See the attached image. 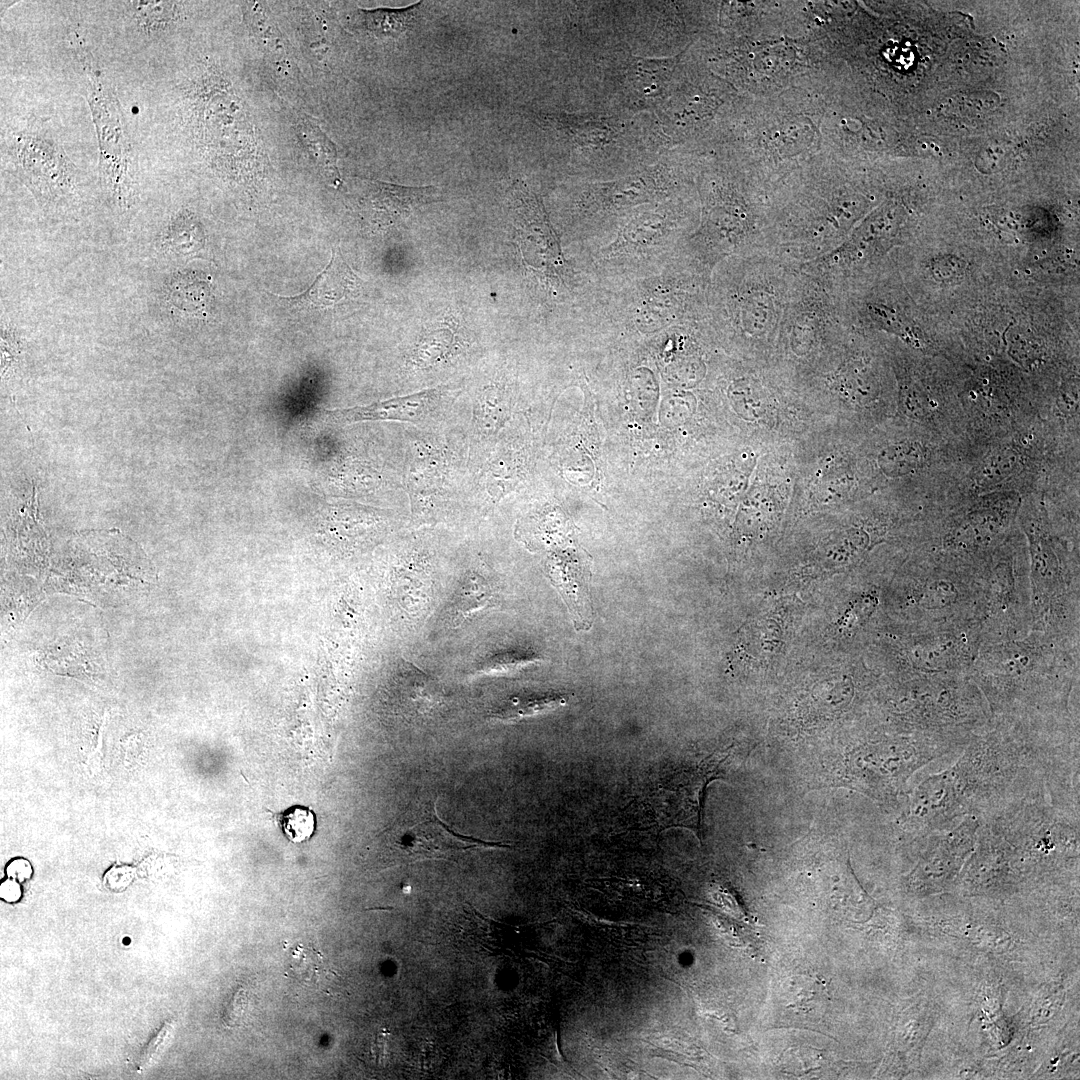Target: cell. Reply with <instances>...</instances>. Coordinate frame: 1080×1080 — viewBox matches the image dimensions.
<instances>
[{
    "label": "cell",
    "mask_w": 1080,
    "mask_h": 1080,
    "mask_svg": "<svg viewBox=\"0 0 1080 1080\" xmlns=\"http://www.w3.org/2000/svg\"><path fill=\"white\" fill-rule=\"evenodd\" d=\"M80 61L85 65V71L91 84L89 86V101L97 123L103 174L110 193L121 206H126L132 196V175L129 164V148L126 135L122 130L117 117V110L111 109L115 102L111 101L110 94L105 93L101 78L94 69L90 55H86L83 45L77 43Z\"/></svg>",
    "instance_id": "1"
},
{
    "label": "cell",
    "mask_w": 1080,
    "mask_h": 1080,
    "mask_svg": "<svg viewBox=\"0 0 1080 1080\" xmlns=\"http://www.w3.org/2000/svg\"><path fill=\"white\" fill-rule=\"evenodd\" d=\"M396 838V846L407 860L448 859L477 848L504 847L456 833L436 814L435 803L415 804Z\"/></svg>",
    "instance_id": "3"
},
{
    "label": "cell",
    "mask_w": 1080,
    "mask_h": 1080,
    "mask_svg": "<svg viewBox=\"0 0 1080 1080\" xmlns=\"http://www.w3.org/2000/svg\"><path fill=\"white\" fill-rule=\"evenodd\" d=\"M133 879L132 870L128 867H119L107 873L106 884L110 890L120 891L125 889Z\"/></svg>",
    "instance_id": "18"
},
{
    "label": "cell",
    "mask_w": 1080,
    "mask_h": 1080,
    "mask_svg": "<svg viewBox=\"0 0 1080 1080\" xmlns=\"http://www.w3.org/2000/svg\"><path fill=\"white\" fill-rule=\"evenodd\" d=\"M20 895V887L14 881L7 880L1 885V897L6 901H16Z\"/></svg>",
    "instance_id": "20"
},
{
    "label": "cell",
    "mask_w": 1080,
    "mask_h": 1080,
    "mask_svg": "<svg viewBox=\"0 0 1080 1080\" xmlns=\"http://www.w3.org/2000/svg\"><path fill=\"white\" fill-rule=\"evenodd\" d=\"M927 452L916 441H904L885 449L879 457L882 470L890 476H902L917 470L926 460Z\"/></svg>",
    "instance_id": "12"
},
{
    "label": "cell",
    "mask_w": 1080,
    "mask_h": 1080,
    "mask_svg": "<svg viewBox=\"0 0 1080 1080\" xmlns=\"http://www.w3.org/2000/svg\"><path fill=\"white\" fill-rule=\"evenodd\" d=\"M420 3L405 8L358 10L355 26L378 37H397L412 23Z\"/></svg>",
    "instance_id": "8"
},
{
    "label": "cell",
    "mask_w": 1080,
    "mask_h": 1080,
    "mask_svg": "<svg viewBox=\"0 0 1080 1080\" xmlns=\"http://www.w3.org/2000/svg\"><path fill=\"white\" fill-rule=\"evenodd\" d=\"M171 250L189 254L203 244L199 222L188 212L178 214L170 223L164 242Z\"/></svg>",
    "instance_id": "14"
},
{
    "label": "cell",
    "mask_w": 1080,
    "mask_h": 1080,
    "mask_svg": "<svg viewBox=\"0 0 1080 1080\" xmlns=\"http://www.w3.org/2000/svg\"><path fill=\"white\" fill-rule=\"evenodd\" d=\"M566 702L567 699L564 695L553 693L514 696L499 706L493 712V716L501 720H517L549 712L565 705Z\"/></svg>",
    "instance_id": "10"
},
{
    "label": "cell",
    "mask_w": 1080,
    "mask_h": 1080,
    "mask_svg": "<svg viewBox=\"0 0 1080 1080\" xmlns=\"http://www.w3.org/2000/svg\"><path fill=\"white\" fill-rule=\"evenodd\" d=\"M275 816L282 833L293 843L306 842L315 832V814L306 806L293 805Z\"/></svg>",
    "instance_id": "15"
},
{
    "label": "cell",
    "mask_w": 1080,
    "mask_h": 1080,
    "mask_svg": "<svg viewBox=\"0 0 1080 1080\" xmlns=\"http://www.w3.org/2000/svg\"><path fill=\"white\" fill-rule=\"evenodd\" d=\"M296 128L309 154L334 181H339L337 152L333 142L305 115L296 116Z\"/></svg>",
    "instance_id": "9"
},
{
    "label": "cell",
    "mask_w": 1080,
    "mask_h": 1080,
    "mask_svg": "<svg viewBox=\"0 0 1080 1080\" xmlns=\"http://www.w3.org/2000/svg\"><path fill=\"white\" fill-rule=\"evenodd\" d=\"M366 184L365 203L381 225L398 222L421 205L438 200L434 187H406L376 181Z\"/></svg>",
    "instance_id": "6"
},
{
    "label": "cell",
    "mask_w": 1080,
    "mask_h": 1080,
    "mask_svg": "<svg viewBox=\"0 0 1080 1080\" xmlns=\"http://www.w3.org/2000/svg\"><path fill=\"white\" fill-rule=\"evenodd\" d=\"M496 606V594L490 583L480 574L469 573L449 605L448 615L451 624L459 625L473 613Z\"/></svg>",
    "instance_id": "7"
},
{
    "label": "cell",
    "mask_w": 1080,
    "mask_h": 1080,
    "mask_svg": "<svg viewBox=\"0 0 1080 1080\" xmlns=\"http://www.w3.org/2000/svg\"><path fill=\"white\" fill-rule=\"evenodd\" d=\"M1020 466V455L1011 447H1000L989 453L980 463L976 472V483L981 488L1000 484Z\"/></svg>",
    "instance_id": "11"
},
{
    "label": "cell",
    "mask_w": 1080,
    "mask_h": 1080,
    "mask_svg": "<svg viewBox=\"0 0 1080 1080\" xmlns=\"http://www.w3.org/2000/svg\"><path fill=\"white\" fill-rule=\"evenodd\" d=\"M361 280L343 259L338 248L332 249L331 259L311 286L303 293L281 297L294 304L325 308L358 295Z\"/></svg>",
    "instance_id": "4"
},
{
    "label": "cell",
    "mask_w": 1080,
    "mask_h": 1080,
    "mask_svg": "<svg viewBox=\"0 0 1080 1080\" xmlns=\"http://www.w3.org/2000/svg\"><path fill=\"white\" fill-rule=\"evenodd\" d=\"M980 824V816L968 815L954 828L919 840L922 853L909 877V888L925 894L949 886L971 855Z\"/></svg>",
    "instance_id": "2"
},
{
    "label": "cell",
    "mask_w": 1080,
    "mask_h": 1080,
    "mask_svg": "<svg viewBox=\"0 0 1080 1080\" xmlns=\"http://www.w3.org/2000/svg\"><path fill=\"white\" fill-rule=\"evenodd\" d=\"M7 872L12 878L24 880L30 876L31 867L25 860H15L8 866Z\"/></svg>",
    "instance_id": "19"
},
{
    "label": "cell",
    "mask_w": 1080,
    "mask_h": 1080,
    "mask_svg": "<svg viewBox=\"0 0 1080 1080\" xmlns=\"http://www.w3.org/2000/svg\"><path fill=\"white\" fill-rule=\"evenodd\" d=\"M437 390L375 402L366 406L347 409L326 410L324 413L333 422L353 423L359 421L401 420L417 421L423 418L439 399Z\"/></svg>",
    "instance_id": "5"
},
{
    "label": "cell",
    "mask_w": 1080,
    "mask_h": 1080,
    "mask_svg": "<svg viewBox=\"0 0 1080 1080\" xmlns=\"http://www.w3.org/2000/svg\"><path fill=\"white\" fill-rule=\"evenodd\" d=\"M174 1033L173 1023H165L139 1054L136 1062L138 1072H144L157 1064L168 1047Z\"/></svg>",
    "instance_id": "16"
},
{
    "label": "cell",
    "mask_w": 1080,
    "mask_h": 1080,
    "mask_svg": "<svg viewBox=\"0 0 1080 1080\" xmlns=\"http://www.w3.org/2000/svg\"><path fill=\"white\" fill-rule=\"evenodd\" d=\"M128 8L137 26L147 33L165 29L176 18L178 3L171 1H131Z\"/></svg>",
    "instance_id": "13"
},
{
    "label": "cell",
    "mask_w": 1080,
    "mask_h": 1080,
    "mask_svg": "<svg viewBox=\"0 0 1080 1080\" xmlns=\"http://www.w3.org/2000/svg\"><path fill=\"white\" fill-rule=\"evenodd\" d=\"M449 343L450 338L440 334L434 339L426 340L418 349L417 361L420 364H429L438 360L448 350Z\"/></svg>",
    "instance_id": "17"
}]
</instances>
